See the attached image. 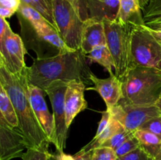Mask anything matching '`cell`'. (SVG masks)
Segmentation results:
<instances>
[{"instance_id":"1","label":"cell","mask_w":161,"mask_h":160,"mask_svg":"<svg viewBox=\"0 0 161 160\" xmlns=\"http://www.w3.org/2000/svg\"><path fill=\"white\" fill-rule=\"evenodd\" d=\"M0 83L15 110L27 149L49 150L51 143L41 127L28 97V67L18 74H12L4 65L0 67Z\"/></svg>"},{"instance_id":"2","label":"cell","mask_w":161,"mask_h":160,"mask_svg":"<svg viewBox=\"0 0 161 160\" xmlns=\"http://www.w3.org/2000/svg\"><path fill=\"white\" fill-rule=\"evenodd\" d=\"M91 73L86 56L81 50L67 51L48 58H36L28 67V81L45 92L49 85L55 81L83 82L92 84Z\"/></svg>"},{"instance_id":"3","label":"cell","mask_w":161,"mask_h":160,"mask_svg":"<svg viewBox=\"0 0 161 160\" xmlns=\"http://www.w3.org/2000/svg\"><path fill=\"white\" fill-rule=\"evenodd\" d=\"M20 37L25 48L31 50L37 58H48L72 50L65 45L58 31L37 10L20 3L17 11Z\"/></svg>"},{"instance_id":"4","label":"cell","mask_w":161,"mask_h":160,"mask_svg":"<svg viewBox=\"0 0 161 160\" xmlns=\"http://www.w3.org/2000/svg\"><path fill=\"white\" fill-rule=\"evenodd\" d=\"M124 102L135 106H155L161 95V70L137 65L120 78Z\"/></svg>"},{"instance_id":"5","label":"cell","mask_w":161,"mask_h":160,"mask_svg":"<svg viewBox=\"0 0 161 160\" xmlns=\"http://www.w3.org/2000/svg\"><path fill=\"white\" fill-rule=\"evenodd\" d=\"M106 45L114 61L115 75L119 79L132 67L131 36L135 24L103 20Z\"/></svg>"},{"instance_id":"6","label":"cell","mask_w":161,"mask_h":160,"mask_svg":"<svg viewBox=\"0 0 161 160\" xmlns=\"http://www.w3.org/2000/svg\"><path fill=\"white\" fill-rule=\"evenodd\" d=\"M132 67L139 65L161 70V42L146 24H135L131 36Z\"/></svg>"},{"instance_id":"7","label":"cell","mask_w":161,"mask_h":160,"mask_svg":"<svg viewBox=\"0 0 161 160\" xmlns=\"http://www.w3.org/2000/svg\"><path fill=\"white\" fill-rule=\"evenodd\" d=\"M52 5L53 20L61 39L70 50H80L84 22L66 0H52Z\"/></svg>"},{"instance_id":"8","label":"cell","mask_w":161,"mask_h":160,"mask_svg":"<svg viewBox=\"0 0 161 160\" xmlns=\"http://www.w3.org/2000/svg\"><path fill=\"white\" fill-rule=\"evenodd\" d=\"M69 83L64 81H55L50 83L45 89L51 102L53 108V118L54 122V138L53 144L58 153L64 152L66 147L69 128L66 125L64 95Z\"/></svg>"},{"instance_id":"9","label":"cell","mask_w":161,"mask_h":160,"mask_svg":"<svg viewBox=\"0 0 161 160\" xmlns=\"http://www.w3.org/2000/svg\"><path fill=\"white\" fill-rule=\"evenodd\" d=\"M109 111L113 119L119 121L124 128L132 132L138 130L142 124L152 118L161 115V111L157 106H135L121 99Z\"/></svg>"},{"instance_id":"10","label":"cell","mask_w":161,"mask_h":160,"mask_svg":"<svg viewBox=\"0 0 161 160\" xmlns=\"http://www.w3.org/2000/svg\"><path fill=\"white\" fill-rule=\"evenodd\" d=\"M1 54L4 66L12 74L20 73L27 67L25 61L26 54L25 44L21 37L12 30L8 33L3 42Z\"/></svg>"},{"instance_id":"11","label":"cell","mask_w":161,"mask_h":160,"mask_svg":"<svg viewBox=\"0 0 161 160\" xmlns=\"http://www.w3.org/2000/svg\"><path fill=\"white\" fill-rule=\"evenodd\" d=\"M27 145L21 131L0 121V160L21 158Z\"/></svg>"},{"instance_id":"12","label":"cell","mask_w":161,"mask_h":160,"mask_svg":"<svg viewBox=\"0 0 161 160\" xmlns=\"http://www.w3.org/2000/svg\"><path fill=\"white\" fill-rule=\"evenodd\" d=\"M44 93L42 89H39L29 83L28 85V97L35 115L40 124L41 127L48 137L51 144L54 138V122L53 115L49 112L47 103L44 99Z\"/></svg>"},{"instance_id":"13","label":"cell","mask_w":161,"mask_h":160,"mask_svg":"<svg viewBox=\"0 0 161 160\" xmlns=\"http://www.w3.org/2000/svg\"><path fill=\"white\" fill-rule=\"evenodd\" d=\"M86 85L83 82L71 81L68 84L64 95L66 125L69 129L75 116L87 108V102L85 100L84 91Z\"/></svg>"},{"instance_id":"14","label":"cell","mask_w":161,"mask_h":160,"mask_svg":"<svg viewBox=\"0 0 161 160\" xmlns=\"http://www.w3.org/2000/svg\"><path fill=\"white\" fill-rule=\"evenodd\" d=\"M90 80L94 86L88 89L95 90L100 94L106 104L107 109L110 110L117 104L122 97L121 81L119 78L113 75L107 78H99L91 72Z\"/></svg>"},{"instance_id":"15","label":"cell","mask_w":161,"mask_h":160,"mask_svg":"<svg viewBox=\"0 0 161 160\" xmlns=\"http://www.w3.org/2000/svg\"><path fill=\"white\" fill-rule=\"evenodd\" d=\"M106 45L105 27L103 21L89 18L84 21L80 50L87 55L96 46Z\"/></svg>"},{"instance_id":"16","label":"cell","mask_w":161,"mask_h":160,"mask_svg":"<svg viewBox=\"0 0 161 160\" xmlns=\"http://www.w3.org/2000/svg\"><path fill=\"white\" fill-rule=\"evenodd\" d=\"M89 18L115 21L117 18L119 0H86Z\"/></svg>"},{"instance_id":"17","label":"cell","mask_w":161,"mask_h":160,"mask_svg":"<svg viewBox=\"0 0 161 160\" xmlns=\"http://www.w3.org/2000/svg\"><path fill=\"white\" fill-rule=\"evenodd\" d=\"M116 21L145 24L142 11L135 0H119V8Z\"/></svg>"},{"instance_id":"18","label":"cell","mask_w":161,"mask_h":160,"mask_svg":"<svg viewBox=\"0 0 161 160\" xmlns=\"http://www.w3.org/2000/svg\"><path fill=\"white\" fill-rule=\"evenodd\" d=\"M134 135L140 142V147L154 159L161 160V139L157 135L145 130H137Z\"/></svg>"},{"instance_id":"19","label":"cell","mask_w":161,"mask_h":160,"mask_svg":"<svg viewBox=\"0 0 161 160\" xmlns=\"http://www.w3.org/2000/svg\"><path fill=\"white\" fill-rule=\"evenodd\" d=\"M124 130H125L124 126L119 121L116 120V119L112 118L108 126L106 127V129L99 136H94L92 139V141L90 143H88L86 145H85L81 150L83 151V152L94 151V149L100 147L107 140H108L112 136H114L115 134H116V133H119V132L123 131Z\"/></svg>"},{"instance_id":"20","label":"cell","mask_w":161,"mask_h":160,"mask_svg":"<svg viewBox=\"0 0 161 160\" xmlns=\"http://www.w3.org/2000/svg\"><path fill=\"white\" fill-rule=\"evenodd\" d=\"M86 56L91 62L97 63L103 66L109 72L110 75H115L113 72L114 69V61L107 45L96 46L91 53L86 55Z\"/></svg>"},{"instance_id":"21","label":"cell","mask_w":161,"mask_h":160,"mask_svg":"<svg viewBox=\"0 0 161 160\" xmlns=\"http://www.w3.org/2000/svg\"><path fill=\"white\" fill-rule=\"evenodd\" d=\"M20 3L37 10L57 30L53 20L52 0H20Z\"/></svg>"},{"instance_id":"22","label":"cell","mask_w":161,"mask_h":160,"mask_svg":"<svg viewBox=\"0 0 161 160\" xmlns=\"http://www.w3.org/2000/svg\"><path fill=\"white\" fill-rule=\"evenodd\" d=\"M0 111L9 125L14 128H18V119L15 110L5 90L0 92Z\"/></svg>"},{"instance_id":"23","label":"cell","mask_w":161,"mask_h":160,"mask_svg":"<svg viewBox=\"0 0 161 160\" xmlns=\"http://www.w3.org/2000/svg\"><path fill=\"white\" fill-rule=\"evenodd\" d=\"M142 16L145 24L161 18V0H149L142 10Z\"/></svg>"},{"instance_id":"24","label":"cell","mask_w":161,"mask_h":160,"mask_svg":"<svg viewBox=\"0 0 161 160\" xmlns=\"http://www.w3.org/2000/svg\"><path fill=\"white\" fill-rule=\"evenodd\" d=\"M133 135L134 132L130 131V130H127V129H125L124 130L116 133L114 136H112L111 138L107 140V141H105V142H104L100 147H110V148L116 151V149L124 142V141H127L128 138H130V136H132Z\"/></svg>"},{"instance_id":"25","label":"cell","mask_w":161,"mask_h":160,"mask_svg":"<svg viewBox=\"0 0 161 160\" xmlns=\"http://www.w3.org/2000/svg\"><path fill=\"white\" fill-rule=\"evenodd\" d=\"M139 147V141H138L136 136H135V135H133L130 138H128L127 141H124L115 152H116L118 158H120V157L124 156V155H127L130 152H133V151H135V149Z\"/></svg>"},{"instance_id":"26","label":"cell","mask_w":161,"mask_h":160,"mask_svg":"<svg viewBox=\"0 0 161 160\" xmlns=\"http://www.w3.org/2000/svg\"><path fill=\"white\" fill-rule=\"evenodd\" d=\"M138 130H145L157 135L161 139V115L152 118L141 125Z\"/></svg>"},{"instance_id":"27","label":"cell","mask_w":161,"mask_h":160,"mask_svg":"<svg viewBox=\"0 0 161 160\" xmlns=\"http://www.w3.org/2000/svg\"><path fill=\"white\" fill-rule=\"evenodd\" d=\"M93 160H116V152L110 147H99L93 151Z\"/></svg>"},{"instance_id":"28","label":"cell","mask_w":161,"mask_h":160,"mask_svg":"<svg viewBox=\"0 0 161 160\" xmlns=\"http://www.w3.org/2000/svg\"><path fill=\"white\" fill-rule=\"evenodd\" d=\"M69 2L76 12L77 15L83 22L89 19L87 2L86 0H66Z\"/></svg>"},{"instance_id":"29","label":"cell","mask_w":161,"mask_h":160,"mask_svg":"<svg viewBox=\"0 0 161 160\" xmlns=\"http://www.w3.org/2000/svg\"><path fill=\"white\" fill-rule=\"evenodd\" d=\"M50 152L49 150L28 148L23 154L22 160H47Z\"/></svg>"},{"instance_id":"30","label":"cell","mask_w":161,"mask_h":160,"mask_svg":"<svg viewBox=\"0 0 161 160\" xmlns=\"http://www.w3.org/2000/svg\"><path fill=\"white\" fill-rule=\"evenodd\" d=\"M119 158L120 160H156L147 152H145L141 147Z\"/></svg>"},{"instance_id":"31","label":"cell","mask_w":161,"mask_h":160,"mask_svg":"<svg viewBox=\"0 0 161 160\" xmlns=\"http://www.w3.org/2000/svg\"><path fill=\"white\" fill-rule=\"evenodd\" d=\"M112 119L111 112H110L109 110L106 109L105 111H102V119H101V121L99 122L98 127H97V133H96L95 136H99L104 130L106 129V127L108 126V123H109L110 120Z\"/></svg>"},{"instance_id":"32","label":"cell","mask_w":161,"mask_h":160,"mask_svg":"<svg viewBox=\"0 0 161 160\" xmlns=\"http://www.w3.org/2000/svg\"><path fill=\"white\" fill-rule=\"evenodd\" d=\"M12 29L10 28V26L6 20V19L0 17V53H2V50H3V42H4L8 33Z\"/></svg>"},{"instance_id":"33","label":"cell","mask_w":161,"mask_h":160,"mask_svg":"<svg viewBox=\"0 0 161 160\" xmlns=\"http://www.w3.org/2000/svg\"><path fill=\"white\" fill-rule=\"evenodd\" d=\"M0 5L17 13L20 5V0H0Z\"/></svg>"},{"instance_id":"34","label":"cell","mask_w":161,"mask_h":160,"mask_svg":"<svg viewBox=\"0 0 161 160\" xmlns=\"http://www.w3.org/2000/svg\"><path fill=\"white\" fill-rule=\"evenodd\" d=\"M74 156V160H93V151L83 152L80 150Z\"/></svg>"},{"instance_id":"35","label":"cell","mask_w":161,"mask_h":160,"mask_svg":"<svg viewBox=\"0 0 161 160\" xmlns=\"http://www.w3.org/2000/svg\"><path fill=\"white\" fill-rule=\"evenodd\" d=\"M14 13H16L15 11L4 7L3 6L0 5V17H3L5 19L9 18V17H12Z\"/></svg>"},{"instance_id":"36","label":"cell","mask_w":161,"mask_h":160,"mask_svg":"<svg viewBox=\"0 0 161 160\" xmlns=\"http://www.w3.org/2000/svg\"><path fill=\"white\" fill-rule=\"evenodd\" d=\"M56 158L58 160H74L73 155H68L64 152H61L56 155Z\"/></svg>"},{"instance_id":"37","label":"cell","mask_w":161,"mask_h":160,"mask_svg":"<svg viewBox=\"0 0 161 160\" xmlns=\"http://www.w3.org/2000/svg\"><path fill=\"white\" fill-rule=\"evenodd\" d=\"M135 1L138 3V4L139 5L140 8L142 9V11L143 9H145V7L148 5L149 0H135Z\"/></svg>"},{"instance_id":"38","label":"cell","mask_w":161,"mask_h":160,"mask_svg":"<svg viewBox=\"0 0 161 160\" xmlns=\"http://www.w3.org/2000/svg\"><path fill=\"white\" fill-rule=\"evenodd\" d=\"M155 106H157V108H158V109L161 111V95H160V98H159V100H157V102L156 103Z\"/></svg>"},{"instance_id":"39","label":"cell","mask_w":161,"mask_h":160,"mask_svg":"<svg viewBox=\"0 0 161 160\" xmlns=\"http://www.w3.org/2000/svg\"><path fill=\"white\" fill-rule=\"evenodd\" d=\"M47 160H58V159H57V158H56V155L50 153V155H49V156H48V159Z\"/></svg>"},{"instance_id":"40","label":"cell","mask_w":161,"mask_h":160,"mask_svg":"<svg viewBox=\"0 0 161 160\" xmlns=\"http://www.w3.org/2000/svg\"><path fill=\"white\" fill-rule=\"evenodd\" d=\"M3 65H4V61H3V56H2L1 53H0V67H3Z\"/></svg>"},{"instance_id":"41","label":"cell","mask_w":161,"mask_h":160,"mask_svg":"<svg viewBox=\"0 0 161 160\" xmlns=\"http://www.w3.org/2000/svg\"><path fill=\"white\" fill-rule=\"evenodd\" d=\"M0 121H3V122H6V120L5 119V118L3 117V114H2L1 111H0Z\"/></svg>"},{"instance_id":"42","label":"cell","mask_w":161,"mask_h":160,"mask_svg":"<svg viewBox=\"0 0 161 160\" xmlns=\"http://www.w3.org/2000/svg\"><path fill=\"white\" fill-rule=\"evenodd\" d=\"M3 90H4V89H3V86H2L1 83H0V92H3Z\"/></svg>"},{"instance_id":"43","label":"cell","mask_w":161,"mask_h":160,"mask_svg":"<svg viewBox=\"0 0 161 160\" xmlns=\"http://www.w3.org/2000/svg\"><path fill=\"white\" fill-rule=\"evenodd\" d=\"M116 160H120V159H119V158H117V159H116Z\"/></svg>"}]
</instances>
